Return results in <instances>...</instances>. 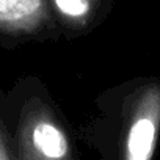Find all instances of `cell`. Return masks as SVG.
I'll use <instances>...</instances> for the list:
<instances>
[{"instance_id": "cell-4", "label": "cell", "mask_w": 160, "mask_h": 160, "mask_svg": "<svg viewBox=\"0 0 160 160\" xmlns=\"http://www.w3.org/2000/svg\"><path fill=\"white\" fill-rule=\"evenodd\" d=\"M49 5L60 38L77 39L104 24L113 0H49Z\"/></svg>"}, {"instance_id": "cell-3", "label": "cell", "mask_w": 160, "mask_h": 160, "mask_svg": "<svg viewBox=\"0 0 160 160\" xmlns=\"http://www.w3.org/2000/svg\"><path fill=\"white\" fill-rule=\"evenodd\" d=\"M49 0H0V46L16 49L58 39Z\"/></svg>"}, {"instance_id": "cell-1", "label": "cell", "mask_w": 160, "mask_h": 160, "mask_svg": "<svg viewBox=\"0 0 160 160\" xmlns=\"http://www.w3.org/2000/svg\"><path fill=\"white\" fill-rule=\"evenodd\" d=\"M160 132V83L130 78L102 90L77 135L98 160H152Z\"/></svg>"}, {"instance_id": "cell-5", "label": "cell", "mask_w": 160, "mask_h": 160, "mask_svg": "<svg viewBox=\"0 0 160 160\" xmlns=\"http://www.w3.org/2000/svg\"><path fill=\"white\" fill-rule=\"evenodd\" d=\"M3 90L5 88H3V83H2V72H0V160H14L10 133H8L7 122H5L3 112H2V94H3Z\"/></svg>"}, {"instance_id": "cell-2", "label": "cell", "mask_w": 160, "mask_h": 160, "mask_svg": "<svg viewBox=\"0 0 160 160\" xmlns=\"http://www.w3.org/2000/svg\"><path fill=\"white\" fill-rule=\"evenodd\" d=\"M2 112L14 160H82L60 104L35 74H24L3 90Z\"/></svg>"}]
</instances>
